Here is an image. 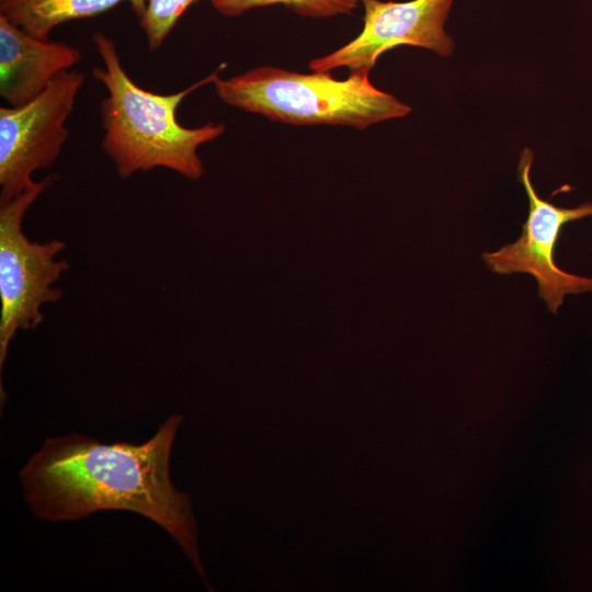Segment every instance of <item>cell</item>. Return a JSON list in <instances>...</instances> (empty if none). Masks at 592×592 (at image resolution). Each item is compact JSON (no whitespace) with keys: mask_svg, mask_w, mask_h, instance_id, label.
I'll use <instances>...</instances> for the list:
<instances>
[{"mask_svg":"<svg viewBox=\"0 0 592 592\" xmlns=\"http://www.w3.org/2000/svg\"><path fill=\"white\" fill-rule=\"evenodd\" d=\"M121 2H128L138 19L147 4V0H0V15L33 36L48 39L56 26L102 14Z\"/></svg>","mask_w":592,"mask_h":592,"instance_id":"9c48e42d","label":"cell"},{"mask_svg":"<svg viewBox=\"0 0 592 592\" xmlns=\"http://www.w3.org/2000/svg\"><path fill=\"white\" fill-rule=\"evenodd\" d=\"M213 7L225 16H237L248 10L282 4L295 13L308 18H331L351 14L360 0H210Z\"/></svg>","mask_w":592,"mask_h":592,"instance_id":"30bf717a","label":"cell"},{"mask_svg":"<svg viewBox=\"0 0 592 592\" xmlns=\"http://www.w3.org/2000/svg\"><path fill=\"white\" fill-rule=\"evenodd\" d=\"M81 58L78 48L35 37L0 15V95L9 106L34 100Z\"/></svg>","mask_w":592,"mask_h":592,"instance_id":"ba28073f","label":"cell"},{"mask_svg":"<svg viewBox=\"0 0 592 592\" xmlns=\"http://www.w3.org/2000/svg\"><path fill=\"white\" fill-rule=\"evenodd\" d=\"M198 0H147L139 19L150 52L158 50L185 10Z\"/></svg>","mask_w":592,"mask_h":592,"instance_id":"8fae6325","label":"cell"},{"mask_svg":"<svg viewBox=\"0 0 592 592\" xmlns=\"http://www.w3.org/2000/svg\"><path fill=\"white\" fill-rule=\"evenodd\" d=\"M369 70L337 80L328 72L300 73L272 66L253 68L213 84L226 104L293 125H341L363 129L403 117L411 107L377 89Z\"/></svg>","mask_w":592,"mask_h":592,"instance_id":"3957f363","label":"cell"},{"mask_svg":"<svg viewBox=\"0 0 592 592\" xmlns=\"http://www.w3.org/2000/svg\"><path fill=\"white\" fill-rule=\"evenodd\" d=\"M93 43L103 67L93 69V77L106 89L100 103L104 136L102 149L114 162L117 174L129 178L155 168L172 170L186 179L203 174L198 148L225 132L221 123L187 128L177 119L182 100L205 83H213L224 68L191 87L172 94H159L139 87L125 71L115 42L102 32Z\"/></svg>","mask_w":592,"mask_h":592,"instance_id":"7a4b0ae2","label":"cell"},{"mask_svg":"<svg viewBox=\"0 0 592 592\" xmlns=\"http://www.w3.org/2000/svg\"><path fill=\"white\" fill-rule=\"evenodd\" d=\"M360 2L364 8L360 34L334 52L312 59L310 70H371L384 53L400 45L425 48L441 57L454 53L455 42L445 31L453 0Z\"/></svg>","mask_w":592,"mask_h":592,"instance_id":"52a82bcc","label":"cell"},{"mask_svg":"<svg viewBox=\"0 0 592 592\" xmlns=\"http://www.w3.org/2000/svg\"><path fill=\"white\" fill-rule=\"evenodd\" d=\"M84 79L78 70L61 72L34 100L0 107V202L31 189L36 183L32 174L55 162L69 137L65 123Z\"/></svg>","mask_w":592,"mask_h":592,"instance_id":"8992f818","label":"cell"},{"mask_svg":"<svg viewBox=\"0 0 592 592\" xmlns=\"http://www.w3.org/2000/svg\"><path fill=\"white\" fill-rule=\"evenodd\" d=\"M181 422V415H171L141 444H104L79 434L47 439L20 474L32 512L52 522L86 519L103 510L144 515L168 532L209 587L191 498L170 477Z\"/></svg>","mask_w":592,"mask_h":592,"instance_id":"6da1fadb","label":"cell"},{"mask_svg":"<svg viewBox=\"0 0 592 592\" xmlns=\"http://www.w3.org/2000/svg\"><path fill=\"white\" fill-rule=\"evenodd\" d=\"M534 152L524 148L519 158L517 180L528 198V215L521 236L481 258L489 271L506 275L526 273L538 284V297L556 315L567 295L592 293V277L569 273L555 262V247L562 227L570 221L592 217V202L561 207L542 198L531 180Z\"/></svg>","mask_w":592,"mask_h":592,"instance_id":"5b68a950","label":"cell"},{"mask_svg":"<svg viewBox=\"0 0 592 592\" xmlns=\"http://www.w3.org/2000/svg\"><path fill=\"white\" fill-rule=\"evenodd\" d=\"M54 179L48 175L16 197L0 202V367L16 332L38 326L44 318L41 307L61 297L53 284L69 267L66 260L55 259L65 242L31 241L22 229L26 210Z\"/></svg>","mask_w":592,"mask_h":592,"instance_id":"277c9868","label":"cell"}]
</instances>
